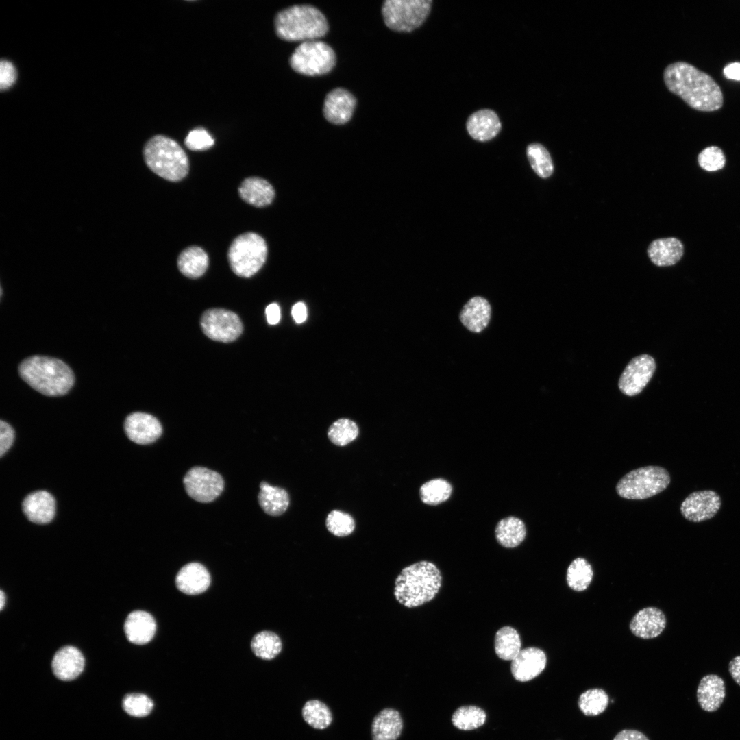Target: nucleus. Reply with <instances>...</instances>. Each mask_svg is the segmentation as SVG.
<instances>
[{
  "label": "nucleus",
  "mask_w": 740,
  "mask_h": 740,
  "mask_svg": "<svg viewBox=\"0 0 740 740\" xmlns=\"http://www.w3.org/2000/svg\"><path fill=\"white\" fill-rule=\"evenodd\" d=\"M663 80L671 92L696 110L713 112L723 106V93L717 83L691 64L680 61L669 64L663 71Z\"/></svg>",
  "instance_id": "f257e3e1"
},
{
  "label": "nucleus",
  "mask_w": 740,
  "mask_h": 740,
  "mask_svg": "<svg viewBox=\"0 0 740 740\" xmlns=\"http://www.w3.org/2000/svg\"><path fill=\"white\" fill-rule=\"evenodd\" d=\"M442 584V576L432 563L422 560L404 567L395 581L396 600L407 608H415L433 600Z\"/></svg>",
  "instance_id": "f03ea898"
},
{
  "label": "nucleus",
  "mask_w": 740,
  "mask_h": 740,
  "mask_svg": "<svg viewBox=\"0 0 740 740\" xmlns=\"http://www.w3.org/2000/svg\"><path fill=\"white\" fill-rule=\"evenodd\" d=\"M21 378L32 388L48 396L66 394L74 384V375L63 361L47 356H33L18 367Z\"/></svg>",
  "instance_id": "7ed1b4c3"
},
{
  "label": "nucleus",
  "mask_w": 740,
  "mask_h": 740,
  "mask_svg": "<svg viewBox=\"0 0 740 740\" xmlns=\"http://www.w3.org/2000/svg\"><path fill=\"white\" fill-rule=\"evenodd\" d=\"M274 25L278 36L286 41L317 40L328 30L325 16L309 5H293L279 12Z\"/></svg>",
  "instance_id": "20e7f679"
},
{
  "label": "nucleus",
  "mask_w": 740,
  "mask_h": 740,
  "mask_svg": "<svg viewBox=\"0 0 740 740\" xmlns=\"http://www.w3.org/2000/svg\"><path fill=\"white\" fill-rule=\"evenodd\" d=\"M147 166L158 176L171 182L182 180L188 173L186 153L172 138L164 135L151 137L143 151Z\"/></svg>",
  "instance_id": "39448f33"
},
{
  "label": "nucleus",
  "mask_w": 740,
  "mask_h": 740,
  "mask_svg": "<svg viewBox=\"0 0 740 740\" xmlns=\"http://www.w3.org/2000/svg\"><path fill=\"white\" fill-rule=\"evenodd\" d=\"M670 476L665 468L649 465L629 471L617 482V495L627 500H645L666 489Z\"/></svg>",
  "instance_id": "423d86ee"
},
{
  "label": "nucleus",
  "mask_w": 740,
  "mask_h": 740,
  "mask_svg": "<svg viewBox=\"0 0 740 740\" xmlns=\"http://www.w3.org/2000/svg\"><path fill=\"white\" fill-rule=\"evenodd\" d=\"M267 252V243L259 234L251 232L240 234L228 249L230 268L238 276L249 278L263 266Z\"/></svg>",
  "instance_id": "0eeeda50"
},
{
  "label": "nucleus",
  "mask_w": 740,
  "mask_h": 740,
  "mask_svg": "<svg viewBox=\"0 0 740 740\" xmlns=\"http://www.w3.org/2000/svg\"><path fill=\"white\" fill-rule=\"evenodd\" d=\"M432 3V0H387L382 8L384 23L392 30L411 32L426 21Z\"/></svg>",
  "instance_id": "6e6552de"
},
{
  "label": "nucleus",
  "mask_w": 740,
  "mask_h": 740,
  "mask_svg": "<svg viewBox=\"0 0 740 740\" xmlns=\"http://www.w3.org/2000/svg\"><path fill=\"white\" fill-rule=\"evenodd\" d=\"M336 63L333 49L323 41L302 42L290 58L292 69L302 75L314 76L330 72Z\"/></svg>",
  "instance_id": "1a4fd4ad"
},
{
  "label": "nucleus",
  "mask_w": 740,
  "mask_h": 740,
  "mask_svg": "<svg viewBox=\"0 0 740 740\" xmlns=\"http://www.w3.org/2000/svg\"><path fill=\"white\" fill-rule=\"evenodd\" d=\"M183 483L187 494L195 501L202 503L214 501L224 489V480L219 473L199 466L188 471Z\"/></svg>",
  "instance_id": "9d476101"
},
{
  "label": "nucleus",
  "mask_w": 740,
  "mask_h": 740,
  "mask_svg": "<svg viewBox=\"0 0 740 740\" xmlns=\"http://www.w3.org/2000/svg\"><path fill=\"white\" fill-rule=\"evenodd\" d=\"M201 326L208 338L223 343L236 340L243 332V324L238 316L221 308L206 310L201 317Z\"/></svg>",
  "instance_id": "9b49d317"
},
{
  "label": "nucleus",
  "mask_w": 740,
  "mask_h": 740,
  "mask_svg": "<svg viewBox=\"0 0 740 740\" xmlns=\"http://www.w3.org/2000/svg\"><path fill=\"white\" fill-rule=\"evenodd\" d=\"M655 369L656 363L651 356L641 354L633 358L619 377V390L628 396L638 395L652 378Z\"/></svg>",
  "instance_id": "f8f14e48"
},
{
  "label": "nucleus",
  "mask_w": 740,
  "mask_h": 740,
  "mask_svg": "<svg viewBox=\"0 0 740 740\" xmlns=\"http://www.w3.org/2000/svg\"><path fill=\"white\" fill-rule=\"evenodd\" d=\"M722 505L720 496L712 490L695 491L681 503L680 513L687 520L699 523L713 518Z\"/></svg>",
  "instance_id": "ddd939ff"
},
{
  "label": "nucleus",
  "mask_w": 740,
  "mask_h": 740,
  "mask_svg": "<svg viewBox=\"0 0 740 740\" xmlns=\"http://www.w3.org/2000/svg\"><path fill=\"white\" fill-rule=\"evenodd\" d=\"M124 428L127 436L140 445L155 442L162 433L160 421L153 415L136 412L128 415L125 421Z\"/></svg>",
  "instance_id": "4468645a"
},
{
  "label": "nucleus",
  "mask_w": 740,
  "mask_h": 740,
  "mask_svg": "<svg viewBox=\"0 0 740 740\" xmlns=\"http://www.w3.org/2000/svg\"><path fill=\"white\" fill-rule=\"evenodd\" d=\"M547 656L540 648L529 647L521 650L512 660L510 671L514 678L520 682H527L535 678L545 669Z\"/></svg>",
  "instance_id": "2eb2a0df"
},
{
  "label": "nucleus",
  "mask_w": 740,
  "mask_h": 740,
  "mask_svg": "<svg viewBox=\"0 0 740 740\" xmlns=\"http://www.w3.org/2000/svg\"><path fill=\"white\" fill-rule=\"evenodd\" d=\"M356 103L355 97L347 90L341 88L334 89L325 98L324 116L332 123L344 124L352 118Z\"/></svg>",
  "instance_id": "dca6fc26"
},
{
  "label": "nucleus",
  "mask_w": 740,
  "mask_h": 740,
  "mask_svg": "<svg viewBox=\"0 0 740 740\" xmlns=\"http://www.w3.org/2000/svg\"><path fill=\"white\" fill-rule=\"evenodd\" d=\"M666 624V617L661 609L646 607L634 615L630 623V629L636 637L650 639L659 636Z\"/></svg>",
  "instance_id": "f3484780"
},
{
  "label": "nucleus",
  "mask_w": 740,
  "mask_h": 740,
  "mask_svg": "<svg viewBox=\"0 0 740 740\" xmlns=\"http://www.w3.org/2000/svg\"><path fill=\"white\" fill-rule=\"evenodd\" d=\"M726 694L724 679L713 674H707L701 678L696 691L697 701L700 707L708 713L715 712L720 708Z\"/></svg>",
  "instance_id": "a211bd4d"
},
{
  "label": "nucleus",
  "mask_w": 740,
  "mask_h": 740,
  "mask_svg": "<svg viewBox=\"0 0 740 740\" xmlns=\"http://www.w3.org/2000/svg\"><path fill=\"white\" fill-rule=\"evenodd\" d=\"M85 659L75 647L64 646L55 654L51 667L54 675L60 680L69 681L78 677L83 671Z\"/></svg>",
  "instance_id": "6ab92c4d"
},
{
  "label": "nucleus",
  "mask_w": 740,
  "mask_h": 740,
  "mask_svg": "<svg viewBox=\"0 0 740 740\" xmlns=\"http://www.w3.org/2000/svg\"><path fill=\"white\" fill-rule=\"evenodd\" d=\"M22 508L26 517L36 524L51 522L56 513L54 497L47 491H38L25 497Z\"/></svg>",
  "instance_id": "aec40b11"
},
{
  "label": "nucleus",
  "mask_w": 740,
  "mask_h": 740,
  "mask_svg": "<svg viewBox=\"0 0 740 740\" xmlns=\"http://www.w3.org/2000/svg\"><path fill=\"white\" fill-rule=\"evenodd\" d=\"M208 569L198 563H190L183 566L177 574L175 584L181 592L190 595L206 591L210 584Z\"/></svg>",
  "instance_id": "412c9836"
},
{
  "label": "nucleus",
  "mask_w": 740,
  "mask_h": 740,
  "mask_svg": "<svg viewBox=\"0 0 740 740\" xmlns=\"http://www.w3.org/2000/svg\"><path fill=\"white\" fill-rule=\"evenodd\" d=\"M156 623L153 616L143 610L130 613L124 624V631L128 641L136 645H145L154 637Z\"/></svg>",
  "instance_id": "4be33fe9"
},
{
  "label": "nucleus",
  "mask_w": 740,
  "mask_h": 740,
  "mask_svg": "<svg viewBox=\"0 0 740 740\" xmlns=\"http://www.w3.org/2000/svg\"><path fill=\"white\" fill-rule=\"evenodd\" d=\"M466 126L472 138L485 142L498 134L502 125L497 114L493 110L482 109L469 116Z\"/></svg>",
  "instance_id": "5701e85b"
},
{
  "label": "nucleus",
  "mask_w": 740,
  "mask_h": 740,
  "mask_svg": "<svg viewBox=\"0 0 740 740\" xmlns=\"http://www.w3.org/2000/svg\"><path fill=\"white\" fill-rule=\"evenodd\" d=\"M491 317V307L484 297L476 296L463 307L460 320L470 332L480 333L488 325Z\"/></svg>",
  "instance_id": "b1692460"
},
{
  "label": "nucleus",
  "mask_w": 740,
  "mask_h": 740,
  "mask_svg": "<svg viewBox=\"0 0 740 740\" xmlns=\"http://www.w3.org/2000/svg\"><path fill=\"white\" fill-rule=\"evenodd\" d=\"M650 260L658 267L676 264L684 254V245L675 238L669 237L653 241L648 248Z\"/></svg>",
  "instance_id": "393cba45"
},
{
  "label": "nucleus",
  "mask_w": 740,
  "mask_h": 740,
  "mask_svg": "<svg viewBox=\"0 0 740 740\" xmlns=\"http://www.w3.org/2000/svg\"><path fill=\"white\" fill-rule=\"evenodd\" d=\"M238 193L243 201L256 207L269 205L275 197L272 185L258 177L245 178L238 187Z\"/></svg>",
  "instance_id": "a878e982"
},
{
  "label": "nucleus",
  "mask_w": 740,
  "mask_h": 740,
  "mask_svg": "<svg viewBox=\"0 0 740 740\" xmlns=\"http://www.w3.org/2000/svg\"><path fill=\"white\" fill-rule=\"evenodd\" d=\"M403 729V721L399 711L386 708L373 718L371 725L373 740H397Z\"/></svg>",
  "instance_id": "bb28decb"
},
{
  "label": "nucleus",
  "mask_w": 740,
  "mask_h": 740,
  "mask_svg": "<svg viewBox=\"0 0 740 740\" xmlns=\"http://www.w3.org/2000/svg\"><path fill=\"white\" fill-rule=\"evenodd\" d=\"M260 489L258 500L265 513L271 516H280L286 510L290 499L285 489L271 486L264 481L260 482Z\"/></svg>",
  "instance_id": "cd10ccee"
},
{
  "label": "nucleus",
  "mask_w": 740,
  "mask_h": 740,
  "mask_svg": "<svg viewBox=\"0 0 740 740\" xmlns=\"http://www.w3.org/2000/svg\"><path fill=\"white\" fill-rule=\"evenodd\" d=\"M208 256L199 247L190 246L184 249L177 258L180 271L189 278L201 277L208 267Z\"/></svg>",
  "instance_id": "c85d7f7f"
},
{
  "label": "nucleus",
  "mask_w": 740,
  "mask_h": 740,
  "mask_svg": "<svg viewBox=\"0 0 740 740\" xmlns=\"http://www.w3.org/2000/svg\"><path fill=\"white\" fill-rule=\"evenodd\" d=\"M495 534L500 545L506 548H513L519 545L525 539L526 528L520 519L510 516L497 523Z\"/></svg>",
  "instance_id": "c756f323"
},
{
  "label": "nucleus",
  "mask_w": 740,
  "mask_h": 740,
  "mask_svg": "<svg viewBox=\"0 0 740 740\" xmlns=\"http://www.w3.org/2000/svg\"><path fill=\"white\" fill-rule=\"evenodd\" d=\"M521 641L518 632L506 626L499 629L495 636V650L497 656L505 661H512L521 651Z\"/></svg>",
  "instance_id": "7c9ffc66"
},
{
  "label": "nucleus",
  "mask_w": 740,
  "mask_h": 740,
  "mask_svg": "<svg viewBox=\"0 0 740 740\" xmlns=\"http://www.w3.org/2000/svg\"><path fill=\"white\" fill-rule=\"evenodd\" d=\"M251 648L256 656L264 660H271L282 651V643L277 634L264 630L254 636L251 641Z\"/></svg>",
  "instance_id": "2f4dec72"
},
{
  "label": "nucleus",
  "mask_w": 740,
  "mask_h": 740,
  "mask_svg": "<svg viewBox=\"0 0 740 740\" xmlns=\"http://www.w3.org/2000/svg\"><path fill=\"white\" fill-rule=\"evenodd\" d=\"M593 576L591 564L583 558H577L570 563L567 569V583L572 590L583 591L591 584Z\"/></svg>",
  "instance_id": "473e14b6"
},
{
  "label": "nucleus",
  "mask_w": 740,
  "mask_h": 740,
  "mask_svg": "<svg viewBox=\"0 0 740 740\" xmlns=\"http://www.w3.org/2000/svg\"><path fill=\"white\" fill-rule=\"evenodd\" d=\"M609 697L602 689L593 688L581 693L578 700V706L586 716H597L602 713L608 707Z\"/></svg>",
  "instance_id": "72a5a7b5"
},
{
  "label": "nucleus",
  "mask_w": 740,
  "mask_h": 740,
  "mask_svg": "<svg viewBox=\"0 0 740 740\" xmlns=\"http://www.w3.org/2000/svg\"><path fill=\"white\" fill-rule=\"evenodd\" d=\"M485 711L476 706H463L457 708L452 716V722L457 728L471 730L482 726L486 722Z\"/></svg>",
  "instance_id": "f704fd0d"
},
{
  "label": "nucleus",
  "mask_w": 740,
  "mask_h": 740,
  "mask_svg": "<svg viewBox=\"0 0 740 740\" xmlns=\"http://www.w3.org/2000/svg\"><path fill=\"white\" fill-rule=\"evenodd\" d=\"M301 713L304 721L316 729H325L332 722V715L328 706L317 700L307 701Z\"/></svg>",
  "instance_id": "c9c22d12"
},
{
  "label": "nucleus",
  "mask_w": 740,
  "mask_h": 740,
  "mask_svg": "<svg viewBox=\"0 0 740 740\" xmlns=\"http://www.w3.org/2000/svg\"><path fill=\"white\" fill-rule=\"evenodd\" d=\"M526 153L530 166L537 175L547 178L552 174L553 162L549 151L543 145L538 143L530 144Z\"/></svg>",
  "instance_id": "e433bc0d"
},
{
  "label": "nucleus",
  "mask_w": 740,
  "mask_h": 740,
  "mask_svg": "<svg viewBox=\"0 0 740 740\" xmlns=\"http://www.w3.org/2000/svg\"><path fill=\"white\" fill-rule=\"evenodd\" d=\"M452 487L449 482L436 478L425 482L420 488L421 500L428 505H437L449 499Z\"/></svg>",
  "instance_id": "4c0bfd02"
},
{
  "label": "nucleus",
  "mask_w": 740,
  "mask_h": 740,
  "mask_svg": "<svg viewBox=\"0 0 740 740\" xmlns=\"http://www.w3.org/2000/svg\"><path fill=\"white\" fill-rule=\"evenodd\" d=\"M359 433L356 423L345 418L334 421L328 430L330 441L336 445L345 446L355 440Z\"/></svg>",
  "instance_id": "58836bf2"
},
{
  "label": "nucleus",
  "mask_w": 740,
  "mask_h": 740,
  "mask_svg": "<svg viewBox=\"0 0 740 740\" xmlns=\"http://www.w3.org/2000/svg\"><path fill=\"white\" fill-rule=\"evenodd\" d=\"M325 526L328 530L334 536L343 537L353 532L355 521L349 514L334 510L328 515Z\"/></svg>",
  "instance_id": "ea45409f"
},
{
  "label": "nucleus",
  "mask_w": 740,
  "mask_h": 740,
  "mask_svg": "<svg viewBox=\"0 0 740 740\" xmlns=\"http://www.w3.org/2000/svg\"><path fill=\"white\" fill-rule=\"evenodd\" d=\"M153 707V701L147 695L142 693L128 694L123 700V709L133 717H145L151 713Z\"/></svg>",
  "instance_id": "a19ab883"
},
{
  "label": "nucleus",
  "mask_w": 740,
  "mask_h": 740,
  "mask_svg": "<svg viewBox=\"0 0 740 740\" xmlns=\"http://www.w3.org/2000/svg\"><path fill=\"white\" fill-rule=\"evenodd\" d=\"M700 166L707 171H716L723 169L726 157L723 151L717 146L704 148L698 156Z\"/></svg>",
  "instance_id": "79ce46f5"
},
{
  "label": "nucleus",
  "mask_w": 740,
  "mask_h": 740,
  "mask_svg": "<svg viewBox=\"0 0 740 740\" xmlns=\"http://www.w3.org/2000/svg\"><path fill=\"white\" fill-rule=\"evenodd\" d=\"M214 139L204 128L198 127L191 130L186 136L185 145L192 151H204L214 145Z\"/></svg>",
  "instance_id": "37998d69"
},
{
  "label": "nucleus",
  "mask_w": 740,
  "mask_h": 740,
  "mask_svg": "<svg viewBox=\"0 0 740 740\" xmlns=\"http://www.w3.org/2000/svg\"><path fill=\"white\" fill-rule=\"evenodd\" d=\"M16 79V71L13 64L7 60H1L0 63L1 90H5L10 88Z\"/></svg>",
  "instance_id": "c03bdc74"
},
{
  "label": "nucleus",
  "mask_w": 740,
  "mask_h": 740,
  "mask_svg": "<svg viewBox=\"0 0 740 740\" xmlns=\"http://www.w3.org/2000/svg\"><path fill=\"white\" fill-rule=\"evenodd\" d=\"M14 440L13 428L3 421H0V455L3 456L12 446Z\"/></svg>",
  "instance_id": "a18cd8bd"
},
{
  "label": "nucleus",
  "mask_w": 740,
  "mask_h": 740,
  "mask_svg": "<svg viewBox=\"0 0 740 740\" xmlns=\"http://www.w3.org/2000/svg\"><path fill=\"white\" fill-rule=\"evenodd\" d=\"M613 740H649V739L641 731L634 729H624L615 735Z\"/></svg>",
  "instance_id": "49530a36"
},
{
  "label": "nucleus",
  "mask_w": 740,
  "mask_h": 740,
  "mask_svg": "<svg viewBox=\"0 0 740 740\" xmlns=\"http://www.w3.org/2000/svg\"><path fill=\"white\" fill-rule=\"evenodd\" d=\"M267 321L271 325L277 324L280 319V309L275 303L269 304L265 310Z\"/></svg>",
  "instance_id": "de8ad7c7"
},
{
  "label": "nucleus",
  "mask_w": 740,
  "mask_h": 740,
  "mask_svg": "<svg viewBox=\"0 0 740 740\" xmlns=\"http://www.w3.org/2000/svg\"><path fill=\"white\" fill-rule=\"evenodd\" d=\"M728 671L734 681L740 686V655L735 656L729 662Z\"/></svg>",
  "instance_id": "09e8293b"
},
{
  "label": "nucleus",
  "mask_w": 740,
  "mask_h": 740,
  "mask_svg": "<svg viewBox=\"0 0 740 740\" xmlns=\"http://www.w3.org/2000/svg\"><path fill=\"white\" fill-rule=\"evenodd\" d=\"M291 314L297 323H301L304 322L307 317L306 308L304 304L302 302L295 304L292 308Z\"/></svg>",
  "instance_id": "8fccbe9b"
},
{
  "label": "nucleus",
  "mask_w": 740,
  "mask_h": 740,
  "mask_svg": "<svg viewBox=\"0 0 740 740\" xmlns=\"http://www.w3.org/2000/svg\"><path fill=\"white\" fill-rule=\"evenodd\" d=\"M723 73L724 76L730 79L740 80V63L734 62L726 65Z\"/></svg>",
  "instance_id": "3c124183"
},
{
  "label": "nucleus",
  "mask_w": 740,
  "mask_h": 740,
  "mask_svg": "<svg viewBox=\"0 0 740 740\" xmlns=\"http://www.w3.org/2000/svg\"><path fill=\"white\" fill-rule=\"evenodd\" d=\"M5 600H6L5 594L1 590V592H0V609L1 610H2L3 608V607H4V606H5Z\"/></svg>",
  "instance_id": "603ef678"
}]
</instances>
